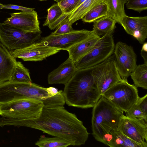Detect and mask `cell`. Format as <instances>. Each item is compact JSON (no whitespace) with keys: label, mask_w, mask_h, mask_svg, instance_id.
Instances as JSON below:
<instances>
[{"label":"cell","mask_w":147,"mask_h":147,"mask_svg":"<svg viewBox=\"0 0 147 147\" xmlns=\"http://www.w3.org/2000/svg\"><path fill=\"white\" fill-rule=\"evenodd\" d=\"M7 126L25 127L37 129L69 142L71 145L84 144L89 136L82 121L64 106L43 107L40 116L32 120L6 118Z\"/></svg>","instance_id":"obj_1"},{"label":"cell","mask_w":147,"mask_h":147,"mask_svg":"<svg viewBox=\"0 0 147 147\" xmlns=\"http://www.w3.org/2000/svg\"><path fill=\"white\" fill-rule=\"evenodd\" d=\"M94 67L77 69L65 84L63 93L65 103L68 106L84 109L93 108L100 98L102 96L92 75Z\"/></svg>","instance_id":"obj_2"},{"label":"cell","mask_w":147,"mask_h":147,"mask_svg":"<svg viewBox=\"0 0 147 147\" xmlns=\"http://www.w3.org/2000/svg\"><path fill=\"white\" fill-rule=\"evenodd\" d=\"M123 112L102 96L93 107L92 113V134L96 140L101 142L104 135L117 129Z\"/></svg>","instance_id":"obj_3"},{"label":"cell","mask_w":147,"mask_h":147,"mask_svg":"<svg viewBox=\"0 0 147 147\" xmlns=\"http://www.w3.org/2000/svg\"><path fill=\"white\" fill-rule=\"evenodd\" d=\"M51 97L47 88L32 82L8 81L0 84V105L25 99L39 100L44 103Z\"/></svg>","instance_id":"obj_4"},{"label":"cell","mask_w":147,"mask_h":147,"mask_svg":"<svg viewBox=\"0 0 147 147\" xmlns=\"http://www.w3.org/2000/svg\"><path fill=\"white\" fill-rule=\"evenodd\" d=\"M43 102L25 99L0 105V115L7 118L32 120L38 118L43 108Z\"/></svg>","instance_id":"obj_5"},{"label":"cell","mask_w":147,"mask_h":147,"mask_svg":"<svg viewBox=\"0 0 147 147\" xmlns=\"http://www.w3.org/2000/svg\"><path fill=\"white\" fill-rule=\"evenodd\" d=\"M115 45L113 35L100 37L88 53L74 63L76 68L88 69L101 63L113 54Z\"/></svg>","instance_id":"obj_6"},{"label":"cell","mask_w":147,"mask_h":147,"mask_svg":"<svg viewBox=\"0 0 147 147\" xmlns=\"http://www.w3.org/2000/svg\"><path fill=\"white\" fill-rule=\"evenodd\" d=\"M41 31L26 32L4 23H0V42L10 51L39 42Z\"/></svg>","instance_id":"obj_7"},{"label":"cell","mask_w":147,"mask_h":147,"mask_svg":"<svg viewBox=\"0 0 147 147\" xmlns=\"http://www.w3.org/2000/svg\"><path fill=\"white\" fill-rule=\"evenodd\" d=\"M120 110L128 111L139 97L137 88L123 80L109 88L102 95Z\"/></svg>","instance_id":"obj_8"},{"label":"cell","mask_w":147,"mask_h":147,"mask_svg":"<svg viewBox=\"0 0 147 147\" xmlns=\"http://www.w3.org/2000/svg\"><path fill=\"white\" fill-rule=\"evenodd\" d=\"M92 74L101 96L111 87L123 80L117 69L114 54L94 67Z\"/></svg>","instance_id":"obj_9"},{"label":"cell","mask_w":147,"mask_h":147,"mask_svg":"<svg viewBox=\"0 0 147 147\" xmlns=\"http://www.w3.org/2000/svg\"><path fill=\"white\" fill-rule=\"evenodd\" d=\"M113 54L121 78L127 80L128 78L137 66V56L133 48L119 41L115 45Z\"/></svg>","instance_id":"obj_10"},{"label":"cell","mask_w":147,"mask_h":147,"mask_svg":"<svg viewBox=\"0 0 147 147\" xmlns=\"http://www.w3.org/2000/svg\"><path fill=\"white\" fill-rule=\"evenodd\" d=\"M93 32L92 30L86 29L74 30L66 34L53 35L51 34L41 38L39 42L43 45L67 51L75 44L88 37Z\"/></svg>","instance_id":"obj_11"},{"label":"cell","mask_w":147,"mask_h":147,"mask_svg":"<svg viewBox=\"0 0 147 147\" xmlns=\"http://www.w3.org/2000/svg\"><path fill=\"white\" fill-rule=\"evenodd\" d=\"M117 129L144 147H147V123L144 120L123 115L121 118Z\"/></svg>","instance_id":"obj_12"},{"label":"cell","mask_w":147,"mask_h":147,"mask_svg":"<svg viewBox=\"0 0 147 147\" xmlns=\"http://www.w3.org/2000/svg\"><path fill=\"white\" fill-rule=\"evenodd\" d=\"M59 49L45 46L39 42L25 47L11 51L15 58L24 61H39L54 55L59 51Z\"/></svg>","instance_id":"obj_13"},{"label":"cell","mask_w":147,"mask_h":147,"mask_svg":"<svg viewBox=\"0 0 147 147\" xmlns=\"http://www.w3.org/2000/svg\"><path fill=\"white\" fill-rule=\"evenodd\" d=\"M3 23L26 32L41 31L38 14L34 10L12 13Z\"/></svg>","instance_id":"obj_14"},{"label":"cell","mask_w":147,"mask_h":147,"mask_svg":"<svg viewBox=\"0 0 147 147\" xmlns=\"http://www.w3.org/2000/svg\"><path fill=\"white\" fill-rule=\"evenodd\" d=\"M120 24L127 33L143 44L147 37V16L132 17L126 15Z\"/></svg>","instance_id":"obj_15"},{"label":"cell","mask_w":147,"mask_h":147,"mask_svg":"<svg viewBox=\"0 0 147 147\" xmlns=\"http://www.w3.org/2000/svg\"><path fill=\"white\" fill-rule=\"evenodd\" d=\"M77 69L74 63L69 57L58 67L50 73L48 76L49 84H65L74 74Z\"/></svg>","instance_id":"obj_16"},{"label":"cell","mask_w":147,"mask_h":147,"mask_svg":"<svg viewBox=\"0 0 147 147\" xmlns=\"http://www.w3.org/2000/svg\"><path fill=\"white\" fill-rule=\"evenodd\" d=\"M16 59L0 42V84L10 80L17 61Z\"/></svg>","instance_id":"obj_17"},{"label":"cell","mask_w":147,"mask_h":147,"mask_svg":"<svg viewBox=\"0 0 147 147\" xmlns=\"http://www.w3.org/2000/svg\"><path fill=\"white\" fill-rule=\"evenodd\" d=\"M101 142L111 147H144L118 129L113 130L104 135Z\"/></svg>","instance_id":"obj_18"},{"label":"cell","mask_w":147,"mask_h":147,"mask_svg":"<svg viewBox=\"0 0 147 147\" xmlns=\"http://www.w3.org/2000/svg\"><path fill=\"white\" fill-rule=\"evenodd\" d=\"M100 37L93 31L92 33L88 37L72 46L67 50L69 54V57L75 63L92 49Z\"/></svg>","instance_id":"obj_19"},{"label":"cell","mask_w":147,"mask_h":147,"mask_svg":"<svg viewBox=\"0 0 147 147\" xmlns=\"http://www.w3.org/2000/svg\"><path fill=\"white\" fill-rule=\"evenodd\" d=\"M93 23L92 30L96 34L100 37L112 35L117 22L111 17L106 16L97 20Z\"/></svg>","instance_id":"obj_20"},{"label":"cell","mask_w":147,"mask_h":147,"mask_svg":"<svg viewBox=\"0 0 147 147\" xmlns=\"http://www.w3.org/2000/svg\"><path fill=\"white\" fill-rule=\"evenodd\" d=\"M127 0H105L107 7V16L120 24L123 17L126 14L124 9Z\"/></svg>","instance_id":"obj_21"},{"label":"cell","mask_w":147,"mask_h":147,"mask_svg":"<svg viewBox=\"0 0 147 147\" xmlns=\"http://www.w3.org/2000/svg\"><path fill=\"white\" fill-rule=\"evenodd\" d=\"M105 0H85L76 10L68 15L67 18L71 24L82 19L86 14L95 6L105 2Z\"/></svg>","instance_id":"obj_22"},{"label":"cell","mask_w":147,"mask_h":147,"mask_svg":"<svg viewBox=\"0 0 147 147\" xmlns=\"http://www.w3.org/2000/svg\"><path fill=\"white\" fill-rule=\"evenodd\" d=\"M130 76L137 88L147 89V64L137 65Z\"/></svg>","instance_id":"obj_23"},{"label":"cell","mask_w":147,"mask_h":147,"mask_svg":"<svg viewBox=\"0 0 147 147\" xmlns=\"http://www.w3.org/2000/svg\"><path fill=\"white\" fill-rule=\"evenodd\" d=\"M35 144L40 147H66L71 145L69 142L63 138L47 137L44 135L40 136Z\"/></svg>","instance_id":"obj_24"},{"label":"cell","mask_w":147,"mask_h":147,"mask_svg":"<svg viewBox=\"0 0 147 147\" xmlns=\"http://www.w3.org/2000/svg\"><path fill=\"white\" fill-rule=\"evenodd\" d=\"M9 81L23 82L31 83L30 72L22 63L17 61L10 80Z\"/></svg>","instance_id":"obj_25"},{"label":"cell","mask_w":147,"mask_h":147,"mask_svg":"<svg viewBox=\"0 0 147 147\" xmlns=\"http://www.w3.org/2000/svg\"><path fill=\"white\" fill-rule=\"evenodd\" d=\"M107 7L104 2L93 8L82 19L85 22H94L97 20L107 16Z\"/></svg>","instance_id":"obj_26"},{"label":"cell","mask_w":147,"mask_h":147,"mask_svg":"<svg viewBox=\"0 0 147 147\" xmlns=\"http://www.w3.org/2000/svg\"><path fill=\"white\" fill-rule=\"evenodd\" d=\"M48 14L44 26H48L56 22L63 13L58 3H55L47 9Z\"/></svg>","instance_id":"obj_27"},{"label":"cell","mask_w":147,"mask_h":147,"mask_svg":"<svg viewBox=\"0 0 147 147\" xmlns=\"http://www.w3.org/2000/svg\"><path fill=\"white\" fill-rule=\"evenodd\" d=\"M126 6L128 9L140 13L147 9V0H127Z\"/></svg>","instance_id":"obj_28"},{"label":"cell","mask_w":147,"mask_h":147,"mask_svg":"<svg viewBox=\"0 0 147 147\" xmlns=\"http://www.w3.org/2000/svg\"><path fill=\"white\" fill-rule=\"evenodd\" d=\"M80 0H62L57 3L63 14L67 17Z\"/></svg>","instance_id":"obj_29"},{"label":"cell","mask_w":147,"mask_h":147,"mask_svg":"<svg viewBox=\"0 0 147 147\" xmlns=\"http://www.w3.org/2000/svg\"><path fill=\"white\" fill-rule=\"evenodd\" d=\"M125 113L127 116L143 119L147 122V116L145 115L136 103Z\"/></svg>","instance_id":"obj_30"},{"label":"cell","mask_w":147,"mask_h":147,"mask_svg":"<svg viewBox=\"0 0 147 147\" xmlns=\"http://www.w3.org/2000/svg\"><path fill=\"white\" fill-rule=\"evenodd\" d=\"M72 25L68 22L67 18L57 26L54 32L51 34L53 35H57L69 33L74 30Z\"/></svg>","instance_id":"obj_31"},{"label":"cell","mask_w":147,"mask_h":147,"mask_svg":"<svg viewBox=\"0 0 147 147\" xmlns=\"http://www.w3.org/2000/svg\"><path fill=\"white\" fill-rule=\"evenodd\" d=\"M136 103L147 116V94L142 97H139Z\"/></svg>","instance_id":"obj_32"},{"label":"cell","mask_w":147,"mask_h":147,"mask_svg":"<svg viewBox=\"0 0 147 147\" xmlns=\"http://www.w3.org/2000/svg\"><path fill=\"white\" fill-rule=\"evenodd\" d=\"M2 9L18 10H21L23 12H31L34 10L33 8H29L22 6L11 4L3 5Z\"/></svg>","instance_id":"obj_33"},{"label":"cell","mask_w":147,"mask_h":147,"mask_svg":"<svg viewBox=\"0 0 147 147\" xmlns=\"http://www.w3.org/2000/svg\"><path fill=\"white\" fill-rule=\"evenodd\" d=\"M140 54L144 61V63L147 64V43L146 42L143 44Z\"/></svg>","instance_id":"obj_34"},{"label":"cell","mask_w":147,"mask_h":147,"mask_svg":"<svg viewBox=\"0 0 147 147\" xmlns=\"http://www.w3.org/2000/svg\"><path fill=\"white\" fill-rule=\"evenodd\" d=\"M48 92L52 96H54L57 95L59 92L58 89L53 87H49L47 88Z\"/></svg>","instance_id":"obj_35"},{"label":"cell","mask_w":147,"mask_h":147,"mask_svg":"<svg viewBox=\"0 0 147 147\" xmlns=\"http://www.w3.org/2000/svg\"><path fill=\"white\" fill-rule=\"evenodd\" d=\"M3 5L0 3V9H2Z\"/></svg>","instance_id":"obj_36"},{"label":"cell","mask_w":147,"mask_h":147,"mask_svg":"<svg viewBox=\"0 0 147 147\" xmlns=\"http://www.w3.org/2000/svg\"><path fill=\"white\" fill-rule=\"evenodd\" d=\"M61 0H54V1H55L57 2V3L59 2V1H61Z\"/></svg>","instance_id":"obj_37"},{"label":"cell","mask_w":147,"mask_h":147,"mask_svg":"<svg viewBox=\"0 0 147 147\" xmlns=\"http://www.w3.org/2000/svg\"><path fill=\"white\" fill-rule=\"evenodd\" d=\"M40 0V1H46V0Z\"/></svg>","instance_id":"obj_38"}]
</instances>
